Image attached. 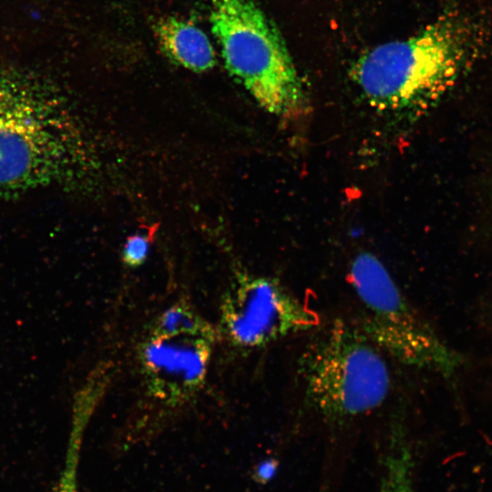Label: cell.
Segmentation results:
<instances>
[{
	"label": "cell",
	"mask_w": 492,
	"mask_h": 492,
	"mask_svg": "<svg viewBox=\"0 0 492 492\" xmlns=\"http://www.w3.org/2000/svg\"><path fill=\"white\" fill-rule=\"evenodd\" d=\"M479 22L458 10L444 14L415 35L365 53L354 67V79L374 108L425 111L477 58L484 36Z\"/></svg>",
	"instance_id": "6da1fadb"
},
{
	"label": "cell",
	"mask_w": 492,
	"mask_h": 492,
	"mask_svg": "<svg viewBox=\"0 0 492 492\" xmlns=\"http://www.w3.org/2000/svg\"><path fill=\"white\" fill-rule=\"evenodd\" d=\"M307 405L326 420L343 422L381 406L391 390L384 354L361 328L333 321L299 359Z\"/></svg>",
	"instance_id": "7a4b0ae2"
},
{
	"label": "cell",
	"mask_w": 492,
	"mask_h": 492,
	"mask_svg": "<svg viewBox=\"0 0 492 492\" xmlns=\"http://www.w3.org/2000/svg\"><path fill=\"white\" fill-rule=\"evenodd\" d=\"M211 31L228 72L268 112L306 114L309 99L279 31L251 0H212Z\"/></svg>",
	"instance_id": "3957f363"
},
{
	"label": "cell",
	"mask_w": 492,
	"mask_h": 492,
	"mask_svg": "<svg viewBox=\"0 0 492 492\" xmlns=\"http://www.w3.org/2000/svg\"><path fill=\"white\" fill-rule=\"evenodd\" d=\"M57 102L0 81V192L57 185L67 175L72 128Z\"/></svg>",
	"instance_id": "277c9868"
},
{
	"label": "cell",
	"mask_w": 492,
	"mask_h": 492,
	"mask_svg": "<svg viewBox=\"0 0 492 492\" xmlns=\"http://www.w3.org/2000/svg\"><path fill=\"white\" fill-rule=\"evenodd\" d=\"M349 279L363 307L358 323L384 354L406 366L453 373L457 355L415 313L375 255L364 251L355 256Z\"/></svg>",
	"instance_id": "5b68a950"
},
{
	"label": "cell",
	"mask_w": 492,
	"mask_h": 492,
	"mask_svg": "<svg viewBox=\"0 0 492 492\" xmlns=\"http://www.w3.org/2000/svg\"><path fill=\"white\" fill-rule=\"evenodd\" d=\"M221 323L230 341L242 348H260L288 335L308 331L319 316L278 281L241 274L226 292Z\"/></svg>",
	"instance_id": "8992f818"
},
{
	"label": "cell",
	"mask_w": 492,
	"mask_h": 492,
	"mask_svg": "<svg viewBox=\"0 0 492 492\" xmlns=\"http://www.w3.org/2000/svg\"><path fill=\"white\" fill-rule=\"evenodd\" d=\"M215 338L204 335H150L140 361L151 395L166 404L182 402L202 385Z\"/></svg>",
	"instance_id": "52a82bcc"
},
{
	"label": "cell",
	"mask_w": 492,
	"mask_h": 492,
	"mask_svg": "<svg viewBox=\"0 0 492 492\" xmlns=\"http://www.w3.org/2000/svg\"><path fill=\"white\" fill-rule=\"evenodd\" d=\"M154 28L162 52L175 64L194 72L214 67V48L206 34L192 23L166 16L160 18Z\"/></svg>",
	"instance_id": "ba28073f"
},
{
	"label": "cell",
	"mask_w": 492,
	"mask_h": 492,
	"mask_svg": "<svg viewBox=\"0 0 492 492\" xmlns=\"http://www.w3.org/2000/svg\"><path fill=\"white\" fill-rule=\"evenodd\" d=\"M383 466L381 492H414L412 452L401 422L392 425Z\"/></svg>",
	"instance_id": "9c48e42d"
},
{
	"label": "cell",
	"mask_w": 492,
	"mask_h": 492,
	"mask_svg": "<svg viewBox=\"0 0 492 492\" xmlns=\"http://www.w3.org/2000/svg\"><path fill=\"white\" fill-rule=\"evenodd\" d=\"M151 335H204L215 338L211 325L184 302L168 308L157 319Z\"/></svg>",
	"instance_id": "30bf717a"
},
{
	"label": "cell",
	"mask_w": 492,
	"mask_h": 492,
	"mask_svg": "<svg viewBox=\"0 0 492 492\" xmlns=\"http://www.w3.org/2000/svg\"><path fill=\"white\" fill-rule=\"evenodd\" d=\"M79 435L74 433L68 447L65 465L58 481L52 492H79L77 484V468L79 461Z\"/></svg>",
	"instance_id": "8fae6325"
},
{
	"label": "cell",
	"mask_w": 492,
	"mask_h": 492,
	"mask_svg": "<svg viewBox=\"0 0 492 492\" xmlns=\"http://www.w3.org/2000/svg\"><path fill=\"white\" fill-rule=\"evenodd\" d=\"M154 231L155 227L149 233H135L127 239L123 250V261L127 265L137 267L144 262Z\"/></svg>",
	"instance_id": "7c38bea8"
}]
</instances>
